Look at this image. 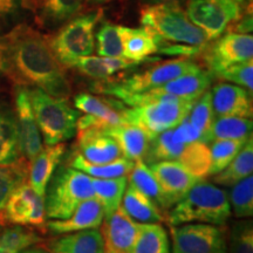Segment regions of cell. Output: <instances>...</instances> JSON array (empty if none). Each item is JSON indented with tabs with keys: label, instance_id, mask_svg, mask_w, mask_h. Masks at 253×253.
Returning <instances> with one entry per match:
<instances>
[{
	"label": "cell",
	"instance_id": "6da1fadb",
	"mask_svg": "<svg viewBox=\"0 0 253 253\" xmlns=\"http://www.w3.org/2000/svg\"><path fill=\"white\" fill-rule=\"evenodd\" d=\"M6 78L14 86L39 88L55 99L68 100L72 89L65 67L39 31L18 24L1 36Z\"/></svg>",
	"mask_w": 253,
	"mask_h": 253
},
{
	"label": "cell",
	"instance_id": "7a4b0ae2",
	"mask_svg": "<svg viewBox=\"0 0 253 253\" xmlns=\"http://www.w3.org/2000/svg\"><path fill=\"white\" fill-rule=\"evenodd\" d=\"M231 214L229 195L225 190L202 178L170 208L166 220L169 226L186 223L226 225Z\"/></svg>",
	"mask_w": 253,
	"mask_h": 253
},
{
	"label": "cell",
	"instance_id": "3957f363",
	"mask_svg": "<svg viewBox=\"0 0 253 253\" xmlns=\"http://www.w3.org/2000/svg\"><path fill=\"white\" fill-rule=\"evenodd\" d=\"M142 26L164 41L205 48L208 39L201 28L190 21L182 6L160 4L144 6L141 11Z\"/></svg>",
	"mask_w": 253,
	"mask_h": 253
},
{
	"label": "cell",
	"instance_id": "277c9868",
	"mask_svg": "<svg viewBox=\"0 0 253 253\" xmlns=\"http://www.w3.org/2000/svg\"><path fill=\"white\" fill-rule=\"evenodd\" d=\"M94 197L91 177L65 166L55 170L45 194L46 218L65 219L88 198Z\"/></svg>",
	"mask_w": 253,
	"mask_h": 253
},
{
	"label": "cell",
	"instance_id": "5b68a950",
	"mask_svg": "<svg viewBox=\"0 0 253 253\" xmlns=\"http://www.w3.org/2000/svg\"><path fill=\"white\" fill-rule=\"evenodd\" d=\"M38 128L46 145L71 140L77 134L80 113L72 108L68 100L55 99L39 88H28Z\"/></svg>",
	"mask_w": 253,
	"mask_h": 253
},
{
	"label": "cell",
	"instance_id": "8992f818",
	"mask_svg": "<svg viewBox=\"0 0 253 253\" xmlns=\"http://www.w3.org/2000/svg\"><path fill=\"white\" fill-rule=\"evenodd\" d=\"M196 100L163 95L149 103L121 108L125 121L141 128L150 141L161 132L175 128L184 120Z\"/></svg>",
	"mask_w": 253,
	"mask_h": 253
},
{
	"label": "cell",
	"instance_id": "52a82bcc",
	"mask_svg": "<svg viewBox=\"0 0 253 253\" xmlns=\"http://www.w3.org/2000/svg\"><path fill=\"white\" fill-rule=\"evenodd\" d=\"M101 17L102 11L79 15L48 39L50 49L62 67H73L78 60L93 54L94 31Z\"/></svg>",
	"mask_w": 253,
	"mask_h": 253
},
{
	"label": "cell",
	"instance_id": "ba28073f",
	"mask_svg": "<svg viewBox=\"0 0 253 253\" xmlns=\"http://www.w3.org/2000/svg\"><path fill=\"white\" fill-rule=\"evenodd\" d=\"M201 68L192 60L179 58L167 60L153 67L136 73L130 78L120 82H104L95 86L94 89L100 93L110 95L123 100L125 97L132 94L143 93L153 88L160 87L173 79L182 77L186 73L198 71Z\"/></svg>",
	"mask_w": 253,
	"mask_h": 253
},
{
	"label": "cell",
	"instance_id": "9c48e42d",
	"mask_svg": "<svg viewBox=\"0 0 253 253\" xmlns=\"http://www.w3.org/2000/svg\"><path fill=\"white\" fill-rule=\"evenodd\" d=\"M171 253H226V225L205 223H186L169 226Z\"/></svg>",
	"mask_w": 253,
	"mask_h": 253
},
{
	"label": "cell",
	"instance_id": "30bf717a",
	"mask_svg": "<svg viewBox=\"0 0 253 253\" xmlns=\"http://www.w3.org/2000/svg\"><path fill=\"white\" fill-rule=\"evenodd\" d=\"M244 12L227 0H188L185 13L192 24L203 31L208 41H211L223 36L229 25Z\"/></svg>",
	"mask_w": 253,
	"mask_h": 253
},
{
	"label": "cell",
	"instance_id": "8fae6325",
	"mask_svg": "<svg viewBox=\"0 0 253 253\" xmlns=\"http://www.w3.org/2000/svg\"><path fill=\"white\" fill-rule=\"evenodd\" d=\"M0 223L46 230L45 197L38 195L28 183H23L8 198L0 214Z\"/></svg>",
	"mask_w": 253,
	"mask_h": 253
},
{
	"label": "cell",
	"instance_id": "7c38bea8",
	"mask_svg": "<svg viewBox=\"0 0 253 253\" xmlns=\"http://www.w3.org/2000/svg\"><path fill=\"white\" fill-rule=\"evenodd\" d=\"M212 82V75L209 71L199 68L198 71L186 73L182 77L173 79L162 86L143 91V93L129 95L123 99V103L130 107L149 103L163 95H171L186 100H197L204 91L208 90Z\"/></svg>",
	"mask_w": 253,
	"mask_h": 253
},
{
	"label": "cell",
	"instance_id": "4fadbf2b",
	"mask_svg": "<svg viewBox=\"0 0 253 253\" xmlns=\"http://www.w3.org/2000/svg\"><path fill=\"white\" fill-rule=\"evenodd\" d=\"M252 56L253 37L251 34L227 32L207 50L204 60L209 72L214 75L236 63L252 60Z\"/></svg>",
	"mask_w": 253,
	"mask_h": 253
},
{
	"label": "cell",
	"instance_id": "5bb4252c",
	"mask_svg": "<svg viewBox=\"0 0 253 253\" xmlns=\"http://www.w3.org/2000/svg\"><path fill=\"white\" fill-rule=\"evenodd\" d=\"M14 87V114L19 131L20 150L25 160L31 163L43 148L42 140L32 108L30 90L27 87Z\"/></svg>",
	"mask_w": 253,
	"mask_h": 253
},
{
	"label": "cell",
	"instance_id": "9a60e30c",
	"mask_svg": "<svg viewBox=\"0 0 253 253\" xmlns=\"http://www.w3.org/2000/svg\"><path fill=\"white\" fill-rule=\"evenodd\" d=\"M149 168L162 192L163 209L171 208L198 181L177 161H158Z\"/></svg>",
	"mask_w": 253,
	"mask_h": 253
},
{
	"label": "cell",
	"instance_id": "2e32d148",
	"mask_svg": "<svg viewBox=\"0 0 253 253\" xmlns=\"http://www.w3.org/2000/svg\"><path fill=\"white\" fill-rule=\"evenodd\" d=\"M140 223L132 220L121 205L101 224L103 253H131L138 233Z\"/></svg>",
	"mask_w": 253,
	"mask_h": 253
},
{
	"label": "cell",
	"instance_id": "e0dca14e",
	"mask_svg": "<svg viewBox=\"0 0 253 253\" xmlns=\"http://www.w3.org/2000/svg\"><path fill=\"white\" fill-rule=\"evenodd\" d=\"M77 154L93 164H106L122 157L120 147L103 129L88 128L78 131Z\"/></svg>",
	"mask_w": 253,
	"mask_h": 253
},
{
	"label": "cell",
	"instance_id": "ac0fdd59",
	"mask_svg": "<svg viewBox=\"0 0 253 253\" xmlns=\"http://www.w3.org/2000/svg\"><path fill=\"white\" fill-rule=\"evenodd\" d=\"M214 118L238 116L252 119V94L245 88L220 82L211 90Z\"/></svg>",
	"mask_w": 253,
	"mask_h": 253
},
{
	"label": "cell",
	"instance_id": "d6986e66",
	"mask_svg": "<svg viewBox=\"0 0 253 253\" xmlns=\"http://www.w3.org/2000/svg\"><path fill=\"white\" fill-rule=\"evenodd\" d=\"M104 219L102 205L95 197L84 201L73 211L72 214L65 219H50L46 221L45 229L54 235L77 232L101 226Z\"/></svg>",
	"mask_w": 253,
	"mask_h": 253
},
{
	"label": "cell",
	"instance_id": "ffe728a7",
	"mask_svg": "<svg viewBox=\"0 0 253 253\" xmlns=\"http://www.w3.org/2000/svg\"><path fill=\"white\" fill-rule=\"evenodd\" d=\"M66 153V144L59 143L47 145L30 163L28 170V184L39 196L45 197L47 185L58 169L63 155Z\"/></svg>",
	"mask_w": 253,
	"mask_h": 253
},
{
	"label": "cell",
	"instance_id": "44dd1931",
	"mask_svg": "<svg viewBox=\"0 0 253 253\" xmlns=\"http://www.w3.org/2000/svg\"><path fill=\"white\" fill-rule=\"evenodd\" d=\"M46 253H103V239L96 229L65 233L49 240Z\"/></svg>",
	"mask_w": 253,
	"mask_h": 253
},
{
	"label": "cell",
	"instance_id": "7402d4cb",
	"mask_svg": "<svg viewBox=\"0 0 253 253\" xmlns=\"http://www.w3.org/2000/svg\"><path fill=\"white\" fill-rule=\"evenodd\" d=\"M103 130L115 140L123 157L131 161L143 160L149 148L150 138L141 128L126 122L119 126H107Z\"/></svg>",
	"mask_w": 253,
	"mask_h": 253
},
{
	"label": "cell",
	"instance_id": "603a6c76",
	"mask_svg": "<svg viewBox=\"0 0 253 253\" xmlns=\"http://www.w3.org/2000/svg\"><path fill=\"white\" fill-rule=\"evenodd\" d=\"M123 58L140 63L157 53L158 37L148 28L121 26Z\"/></svg>",
	"mask_w": 253,
	"mask_h": 253
},
{
	"label": "cell",
	"instance_id": "cb8c5ba5",
	"mask_svg": "<svg viewBox=\"0 0 253 253\" xmlns=\"http://www.w3.org/2000/svg\"><path fill=\"white\" fill-rule=\"evenodd\" d=\"M123 211L137 223H162L166 218L153 199L129 184L122 197Z\"/></svg>",
	"mask_w": 253,
	"mask_h": 253
},
{
	"label": "cell",
	"instance_id": "d4e9b609",
	"mask_svg": "<svg viewBox=\"0 0 253 253\" xmlns=\"http://www.w3.org/2000/svg\"><path fill=\"white\" fill-rule=\"evenodd\" d=\"M115 104L113 101L95 96L89 93H80L74 97L75 108L86 115L99 120L104 128L126 123L121 112L122 107H120V110H118Z\"/></svg>",
	"mask_w": 253,
	"mask_h": 253
},
{
	"label": "cell",
	"instance_id": "484cf974",
	"mask_svg": "<svg viewBox=\"0 0 253 253\" xmlns=\"http://www.w3.org/2000/svg\"><path fill=\"white\" fill-rule=\"evenodd\" d=\"M137 62L130 61L125 58H107V56H86L78 60L73 65L84 77L95 79V80H108L116 73L125 71L134 66Z\"/></svg>",
	"mask_w": 253,
	"mask_h": 253
},
{
	"label": "cell",
	"instance_id": "4316f807",
	"mask_svg": "<svg viewBox=\"0 0 253 253\" xmlns=\"http://www.w3.org/2000/svg\"><path fill=\"white\" fill-rule=\"evenodd\" d=\"M131 253H171L166 227L161 223H140Z\"/></svg>",
	"mask_w": 253,
	"mask_h": 253
},
{
	"label": "cell",
	"instance_id": "83f0119b",
	"mask_svg": "<svg viewBox=\"0 0 253 253\" xmlns=\"http://www.w3.org/2000/svg\"><path fill=\"white\" fill-rule=\"evenodd\" d=\"M253 172V140L252 135L246 141L244 147L240 149L236 157L231 161L223 171L213 177L214 184L223 186H232L237 182L251 176Z\"/></svg>",
	"mask_w": 253,
	"mask_h": 253
},
{
	"label": "cell",
	"instance_id": "f1b7e54d",
	"mask_svg": "<svg viewBox=\"0 0 253 253\" xmlns=\"http://www.w3.org/2000/svg\"><path fill=\"white\" fill-rule=\"evenodd\" d=\"M94 197L102 205L104 217L110 216L121 205L122 197L125 195L128 179L126 176L116 178H93Z\"/></svg>",
	"mask_w": 253,
	"mask_h": 253
},
{
	"label": "cell",
	"instance_id": "f546056e",
	"mask_svg": "<svg viewBox=\"0 0 253 253\" xmlns=\"http://www.w3.org/2000/svg\"><path fill=\"white\" fill-rule=\"evenodd\" d=\"M135 161L126 157H120L116 161L106 164H93L84 160L80 155L75 153L69 161V167L87 173L93 178H116V177L126 176L134 167ZM68 166V164H67Z\"/></svg>",
	"mask_w": 253,
	"mask_h": 253
},
{
	"label": "cell",
	"instance_id": "4dcf8cb0",
	"mask_svg": "<svg viewBox=\"0 0 253 253\" xmlns=\"http://www.w3.org/2000/svg\"><path fill=\"white\" fill-rule=\"evenodd\" d=\"M178 162L196 178H205L210 176V147L201 141L185 144L184 149L178 157Z\"/></svg>",
	"mask_w": 253,
	"mask_h": 253
},
{
	"label": "cell",
	"instance_id": "1f68e13d",
	"mask_svg": "<svg viewBox=\"0 0 253 253\" xmlns=\"http://www.w3.org/2000/svg\"><path fill=\"white\" fill-rule=\"evenodd\" d=\"M252 119L238 116L214 118L211 125L209 138L214 140H246L251 136Z\"/></svg>",
	"mask_w": 253,
	"mask_h": 253
},
{
	"label": "cell",
	"instance_id": "d6a6232c",
	"mask_svg": "<svg viewBox=\"0 0 253 253\" xmlns=\"http://www.w3.org/2000/svg\"><path fill=\"white\" fill-rule=\"evenodd\" d=\"M41 242V237L30 227L15 225L0 231V253H19Z\"/></svg>",
	"mask_w": 253,
	"mask_h": 253
},
{
	"label": "cell",
	"instance_id": "836d02e7",
	"mask_svg": "<svg viewBox=\"0 0 253 253\" xmlns=\"http://www.w3.org/2000/svg\"><path fill=\"white\" fill-rule=\"evenodd\" d=\"M126 179L129 184L153 199L157 205L162 208V192H161L160 185L154 173L151 172L150 168L143 162V160L135 161L130 172L126 175Z\"/></svg>",
	"mask_w": 253,
	"mask_h": 253
},
{
	"label": "cell",
	"instance_id": "e575fe53",
	"mask_svg": "<svg viewBox=\"0 0 253 253\" xmlns=\"http://www.w3.org/2000/svg\"><path fill=\"white\" fill-rule=\"evenodd\" d=\"M28 170L30 163L25 158L13 166L0 167V214L14 190L27 181Z\"/></svg>",
	"mask_w": 253,
	"mask_h": 253
},
{
	"label": "cell",
	"instance_id": "d590c367",
	"mask_svg": "<svg viewBox=\"0 0 253 253\" xmlns=\"http://www.w3.org/2000/svg\"><path fill=\"white\" fill-rule=\"evenodd\" d=\"M82 0H45L41 8V21L56 26L75 17L81 9Z\"/></svg>",
	"mask_w": 253,
	"mask_h": 253
},
{
	"label": "cell",
	"instance_id": "8d00e7d4",
	"mask_svg": "<svg viewBox=\"0 0 253 253\" xmlns=\"http://www.w3.org/2000/svg\"><path fill=\"white\" fill-rule=\"evenodd\" d=\"M173 129V128H172ZM172 129L157 135L150 141L147 154L150 164L158 161H176L182 154L185 144L179 143L173 138Z\"/></svg>",
	"mask_w": 253,
	"mask_h": 253
},
{
	"label": "cell",
	"instance_id": "74e56055",
	"mask_svg": "<svg viewBox=\"0 0 253 253\" xmlns=\"http://www.w3.org/2000/svg\"><path fill=\"white\" fill-rule=\"evenodd\" d=\"M190 123L195 126L202 134L204 143L210 142L209 132H210L211 125L214 120V114L212 109V102H211V91H204L197 100L195 101L194 106L191 107L188 114Z\"/></svg>",
	"mask_w": 253,
	"mask_h": 253
},
{
	"label": "cell",
	"instance_id": "f35d334b",
	"mask_svg": "<svg viewBox=\"0 0 253 253\" xmlns=\"http://www.w3.org/2000/svg\"><path fill=\"white\" fill-rule=\"evenodd\" d=\"M231 211L237 218H251L253 216V177L252 175L231 186Z\"/></svg>",
	"mask_w": 253,
	"mask_h": 253
},
{
	"label": "cell",
	"instance_id": "ab89813d",
	"mask_svg": "<svg viewBox=\"0 0 253 253\" xmlns=\"http://www.w3.org/2000/svg\"><path fill=\"white\" fill-rule=\"evenodd\" d=\"M95 38H96V52L100 56L123 58L121 25L103 23Z\"/></svg>",
	"mask_w": 253,
	"mask_h": 253
},
{
	"label": "cell",
	"instance_id": "60d3db41",
	"mask_svg": "<svg viewBox=\"0 0 253 253\" xmlns=\"http://www.w3.org/2000/svg\"><path fill=\"white\" fill-rule=\"evenodd\" d=\"M246 140H214L210 147L211 169L210 176L223 171L244 147Z\"/></svg>",
	"mask_w": 253,
	"mask_h": 253
},
{
	"label": "cell",
	"instance_id": "b9f144b4",
	"mask_svg": "<svg viewBox=\"0 0 253 253\" xmlns=\"http://www.w3.org/2000/svg\"><path fill=\"white\" fill-rule=\"evenodd\" d=\"M226 253H253L252 220L237 221L227 233Z\"/></svg>",
	"mask_w": 253,
	"mask_h": 253
},
{
	"label": "cell",
	"instance_id": "7bdbcfd3",
	"mask_svg": "<svg viewBox=\"0 0 253 253\" xmlns=\"http://www.w3.org/2000/svg\"><path fill=\"white\" fill-rule=\"evenodd\" d=\"M217 78L221 80L230 81L232 84H238V86L248 89L252 94L253 90V62L252 60L248 61L236 63V65L230 66L223 71L216 73Z\"/></svg>",
	"mask_w": 253,
	"mask_h": 253
},
{
	"label": "cell",
	"instance_id": "ee69618b",
	"mask_svg": "<svg viewBox=\"0 0 253 253\" xmlns=\"http://www.w3.org/2000/svg\"><path fill=\"white\" fill-rule=\"evenodd\" d=\"M28 8V0H0V31L21 24Z\"/></svg>",
	"mask_w": 253,
	"mask_h": 253
},
{
	"label": "cell",
	"instance_id": "f6af8a7d",
	"mask_svg": "<svg viewBox=\"0 0 253 253\" xmlns=\"http://www.w3.org/2000/svg\"><path fill=\"white\" fill-rule=\"evenodd\" d=\"M172 134L173 138H175L177 142L183 144H189L197 141L203 142L202 134L191 125V123H190L188 116H186L178 126L172 129Z\"/></svg>",
	"mask_w": 253,
	"mask_h": 253
},
{
	"label": "cell",
	"instance_id": "bcb514c9",
	"mask_svg": "<svg viewBox=\"0 0 253 253\" xmlns=\"http://www.w3.org/2000/svg\"><path fill=\"white\" fill-rule=\"evenodd\" d=\"M229 32H235V33L249 34L252 32V7L246 9L240 17L237 19L235 23L231 25Z\"/></svg>",
	"mask_w": 253,
	"mask_h": 253
},
{
	"label": "cell",
	"instance_id": "7dc6e473",
	"mask_svg": "<svg viewBox=\"0 0 253 253\" xmlns=\"http://www.w3.org/2000/svg\"><path fill=\"white\" fill-rule=\"evenodd\" d=\"M142 5L151 6V5H160V4H175L182 6L188 0H138Z\"/></svg>",
	"mask_w": 253,
	"mask_h": 253
},
{
	"label": "cell",
	"instance_id": "c3c4849f",
	"mask_svg": "<svg viewBox=\"0 0 253 253\" xmlns=\"http://www.w3.org/2000/svg\"><path fill=\"white\" fill-rule=\"evenodd\" d=\"M6 78L5 72V60H4V52H2V43H1V36H0V84Z\"/></svg>",
	"mask_w": 253,
	"mask_h": 253
},
{
	"label": "cell",
	"instance_id": "681fc988",
	"mask_svg": "<svg viewBox=\"0 0 253 253\" xmlns=\"http://www.w3.org/2000/svg\"><path fill=\"white\" fill-rule=\"evenodd\" d=\"M227 1L232 2L243 9V11H246V9L252 7V0H227Z\"/></svg>",
	"mask_w": 253,
	"mask_h": 253
},
{
	"label": "cell",
	"instance_id": "f907efd6",
	"mask_svg": "<svg viewBox=\"0 0 253 253\" xmlns=\"http://www.w3.org/2000/svg\"><path fill=\"white\" fill-rule=\"evenodd\" d=\"M19 253H43V252L39 249H26V250H24V251H21Z\"/></svg>",
	"mask_w": 253,
	"mask_h": 253
},
{
	"label": "cell",
	"instance_id": "816d5d0a",
	"mask_svg": "<svg viewBox=\"0 0 253 253\" xmlns=\"http://www.w3.org/2000/svg\"><path fill=\"white\" fill-rule=\"evenodd\" d=\"M88 1L95 2V4H102V2H107L109 1V0H88Z\"/></svg>",
	"mask_w": 253,
	"mask_h": 253
},
{
	"label": "cell",
	"instance_id": "f5cc1de1",
	"mask_svg": "<svg viewBox=\"0 0 253 253\" xmlns=\"http://www.w3.org/2000/svg\"><path fill=\"white\" fill-rule=\"evenodd\" d=\"M1 226H2V225H1V223H0V231H1Z\"/></svg>",
	"mask_w": 253,
	"mask_h": 253
}]
</instances>
